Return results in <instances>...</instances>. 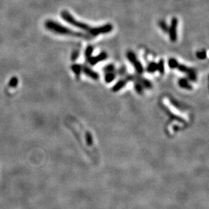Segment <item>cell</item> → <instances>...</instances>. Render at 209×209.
I'll use <instances>...</instances> for the list:
<instances>
[{"label":"cell","mask_w":209,"mask_h":209,"mask_svg":"<svg viewBox=\"0 0 209 209\" xmlns=\"http://www.w3.org/2000/svg\"><path fill=\"white\" fill-rule=\"evenodd\" d=\"M62 17L71 25L79 28V29L84 31L85 32L89 33L92 36L96 37L99 35H102V34L108 33L111 32V31H113V25H111L110 24L104 25L102 26V27H91L89 25L83 23V22L77 21L75 18H74L73 17L71 16V14L70 13H68L67 12H63L62 13Z\"/></svg>","instance_id":"obj_1"},{"label":"cell","mask_w":209,"mask_h":209,"mask_svg":"<svg viewBox=\"0 0 209 209\" xmlns=\"http://www.w3.org/2000/svg\"><path fill=\"white\" fill-rule=\"evenodd\" d=\"M47 27L51 29V31H54V32L57 33L61 34V35H72L77 37H83V38H88L89 36L86 34H83L79 32H76L72 30L67 28L63 26L57 24L56 22H50L47 23Z\"/></svg>","instance_id":"obj_2"},{"label":"cell","mask_w":209,"mask_h":209,"mask_svg":"<svg viewBox=\"0 0 209 209\" xmlns=\"http://www.w3.org/2000/svg\"><path fill=\"white\" fill-rule=\"evenodd\" d=\"M127 56L128 60L134 66L137 73H142L143 71H144V68L142 67V63L137 60L136 54L132 51H129V52H127Z\"/></svg>","instance_id":"obj_3"},{"label":"cell","mask_w":209,"mask_h":209,"mask_svg":"<svg viewBox=\"0 0 209 209\" xmlns=\"http://www.w3.org/2000/svg\"><path fill=\"white\" fill-rule=\"evenodd\" d=\"M177 25H178V20L176 18H173L171 21L170 28H168V33H169L170 39L172 41H175L177 39Z\"/></svg>","instance_id":"obj_4"},{"label":"cell","mask_w":209,"mask_h":209,"mask_svg":"<svg viewBox=\"0 0 209 209\" xmlns=\"http://www.w3.org/2000/svg\"><path fill=\"white\" fill-rule=\"evenodd\" d=\"M107 57V54L105 52H102L100 54H99L98 56H97L96 57H90V58H87V61L90 63L91 65H95L97 63L104 60L106 59V58Z\"/></svg>","instance_id":"obj_5"},{"label":"cell","mask_w":209,"mask_h":209,"mask_svg":"<svg viewBox=\"0 0 209 209\" xmlns=\"http://www.w3.org/2000/svg\"><path fill=\"white\" fill-rule=\"evenodd\" d=\"M82 69L83 70L84 73L87 74V75L92 77L93 79H97L98 77V74L94 72L92 70H91L90 68H88L87 66H84L82 67Z\"/></svg>","instance_id":"obj_6"},{"label":"cell","mask_w":209,"mask_h":209,"mask_svg":"<svg viewBox=\"0 0 209 209\" xmlns=\"http://www.w3.org/2000/svg\"><path fill=\"white\" fill-rule=\"evenodd\" d=\"M147 70L149 73H154V71L157 70V64L154 62H152L149 64L148 67L147 68Z\"/></svg>","instance_id":"obj_7"},{"label":"cell","mask_w":209,"mask_h":209,"mask_svg":"<svg viewBox=\"0 0 209 209\" xmlns=\"http://www.w3.org/2000/svg\"><path fill=\"white\" fill-rule=\"evenodd\" d=\"M178 64L179 63L174 58H171L169 60V61H168V65H169V67L171 68H177Z\"/></svg>","instance_id":"obj_8"},{"label":"cell","mask_w":209,"mask_h":209,"mask_svg":"<svg viewBox=\"0 0 209 209\" xmlns=\"http://www.w3.org/2000/svg\"><path fill=\"white\" fill-rule=\"evenodd\" d=\"M157 70H158L160 73L164 72L165 64H164V61H163L162 60H160L158 62V64H157Z\"/></svg>","instance_id":"obj_9"},{"label":"cell","mask_w":209,"mask_h":209,"mask_svg":"<svg viewBox=\"0 0 209 209\" xmlns=\"http://www.w3.org/2000/svg\"><path fill=\"white\" fill-rule=\"evenodd\" d=\"M92 51H93V47L91 46H89L87 48L86 50H85V57H86L87 59L91 56Z\"/></svg>","instance_id":"obj_10"},{"label":"cell","mask_w":209,"mask_h":209,"mask_svg":"<svg viewBox=\"0 0 209 209\" xmlns=\"http://www.w3.org/2000/svg\"><path fill=\"white\" fill-rule=\"evenodd\" d=\"M197 57L200 59H204L206 58V52L205 51H202L201 52H198Z\"/></svg>","instance_id":"obj_11"},{"label":"cell","mask_w":209,"mask_h":209,"mask_svg":"<svg viewBox=\"0 0 209 209\" xmlns=\"http://www.w3.org/2000/svg\"><path fill=\"white\" fill-rule=\"evenodd\" d=\"M81 67L79 65H74L73 67V69L74 71V72L77 73H79V72L80 73V71L81 70Z\"/></svg>","instance_id":"obj_12"},{"label":"cell","mask_w":209,"mask_h":209,"mask_svg":"<svg viewBox=\"0 0 209 209\" xmlns=\"http://www.w3.org/2000/svg\"><path fill=\"white\" fill-rule=\"evenodd\" d=\"M114 74H112V73H109V74H108L106 76V81H113V79H114Z\"/></svg>","instance_id":"obj_13"},{"label":"cell","mask_w":209,"mask_h":209,"mask_svg":"<svg viewBox=\"0 0 209 209\" xmlns=\"http://www.w3.org/2000/svg\"><path fill=\"white\" fill-rule=\"evenodd\" d=\"M160 27H161V28H162V30H163V31H168V28L166 27V26H167V25L165 24V22H160ZM167 31H166V32H167Z\"/></svg>","instance_id":"obj_14"}]
</instances>
